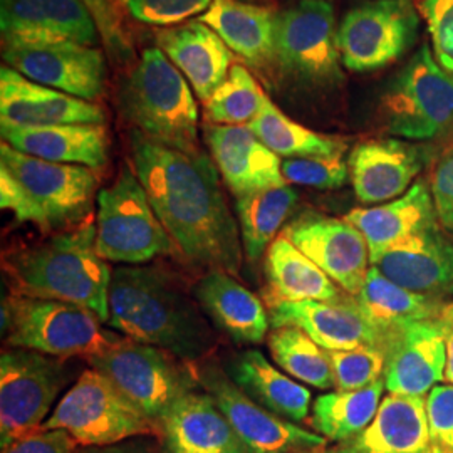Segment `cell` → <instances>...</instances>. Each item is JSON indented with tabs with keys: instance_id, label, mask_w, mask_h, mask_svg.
<instances>
[{
	"instance_id": "obj_1",
	"label": "cell",
	"mask_w": 453,
	"mask_h": 453,
	"mask_svg": "<svg viewBox=\"0 0 453 453\" xmlns=\"http://www.w3.org/2000/svg\"><path fill=\"white\" fill-rule=\"evenodd\" d=\"M131 162L148 200L179 252L198 267L237 274L241 226L226 205L215 163L203 151L185 153L130 134Z\"/></svg>"
},
{
	"instance_id": "obj_2",
	"label": "cell",
	"mask_w": 453,
	"mask_h": 453,
	"mask_svg": "<svg viewBox=\"0 0 453 453\" xmlns=\"http://www.w3.org/2000/svg\"><path fill=\"white\" fill-rule=\"evenodd\" d=\"M200 309L160 267L119 265L111 273L108 324L130 340L183 361H200L215 346V334Z\"/></svg>"
},
{
	"instance_id": "obj_3",
	"label": "cell",
	"mask_w": 453,
	"mask_h": 453,
	"mask_svg": "<svg viewBox=\"0 0 453 453\" xmlns=\"http://www.w3.org/2000/svg\"><path fill=\"white\" fill-rule=\"evenodd\" d=\"M16 296L73 303L110 321L111 269L97 254L96 226L86 219L48 241L11 250L2 259Z\"/></svg>"
},
{
	"instance_id": "obj_4",
	"label": "cell",
	"mask_w": 453,
	"mask_h": 453,
	"mask_svg": "<svg viewBox=\"0 0 453 453\" xmlns=\"http://www.w3.org/2000/svg\"><path fill=\"white\" fill-rule=\"evenodd\" d=\"M119 106L150 140L185 153L200 151L194 89L162 49L143 52L121 84Z\"/></svg>"
},
{
	"instance_id": "obj_5",
	"label": "cell",
	"mask_w": 453,
	"mask_h": 453,
	"mask_svg": "<svg viewBox=\"0 0 453 453\" xmlns=\"http://www.w3.org/2000/svg\"><path fill=\"white\" fill-rule=\"evenodd\" d=\"M2 331L11 348L48 357H95L119 336L101 327L89 309L56 299L16 296L2 303Z\"/></svg>"
},
{
	"instance_id": "obj_6",
	"label": "cell",
	"mask_w": 453,
	"mask_h": 453,
	"mask_svg": "<svg viewBox=\"0 0 453 453\" xmlns=\"http://www.w3.org/2000/svg\"><path fill=\"white\" fill-rule=\"evenodd\" d=\"M96 249L106 262L125 265H142L157 256L179 252L128 165L111 187L97 195Z\"/></svg>"
},
{
	"instance_id": "obj_7",
	"label": "cell",
	"mask_w": 453,
	"mask_h": 453,
	"mask_svg": "<svg viewBox=\"0 0 453 453\" xmlns=\"http://www.w3.org/2000/svg\"><path fill=\"white\" fill-rule=\"evenodd\" d=\"M88 361L155 423L157 430L168 410L196 388V378L180 365L179 357L130 338H118Z\"/></svg>"
},
{
	"instance_id": "obj_8",
	"label": "cell",
	"mask_w": 453,
	"mask_h": 453,
	"mask_svg": "<svg viewBox=\"0 0 453 453\" xmlns=\"http://www.w3.org/2000/svg\"><path fill=\"white\" fill-rule=\"evenodd\" d=\"M42 430H63L84 447H110L157 432L155 423L95 368L81 372Z\"/></svg>"
},
{
	"instance_id": "obj_9",
	"label": "cell",
	"mask_w": 453,
	"mask_h": 453,
	"mask_svg": "<svg viewBox=\"0 0 453 453\" xmlns=\"http://www.w3.org/2000/svg\"><path fill=\"white\" fill-rule=\"evenodd\" d=\"M275 65L309 88H334L344 81L334 7L329 0H299L277 12Z\"/></svg>"
},
{
	"instance_id": "obj_10",
	"label": "cell",
	"mask_w": 453,
	"mask_h": 453,
	"mask_svg": "<svg viewBox=\"0 0 453 453\" xmlns=\"http://www.w3.org/2000/svg\"><path fill=\"white\" fill-rule=\"evenodd\" d=\"M391 134L410 142L435 140L453 127V74L421 44L383 96Z\"/></svg>"
},
{
	"instance_id": "obj_11",
	"label": "cell",
	"mask_w": 453,
	"mask_h": 453,
	"mask_svg": "<svg viewBox=\"0 0 453 453\" xmlns=\"http://www.w3.org/2000/svg\"><path fill=\"white\" fill-rule=\"evenodd\" d=\"M420 34L411 0H365L338 26L341 63L351 73H372L403 58Z\"/></svg>"
},
{
	"instance_id": "obj_12",
	"label": "cell",
	"mask_w": 453,
	"mask_h": 453,
	"mask_svg": "<svg viewBox=\"0 0 453 453\" xmlns=\"http://www.w3.org/2000/svg\"><path fill=\"white\" fill-rule=\"evenodd\" d=\"M61 357L11 348L0 357V445L41 428L65 387Z\"/></svg>"
},
{
	"instance_id": "obj_13",
	"label": "cell",
	"mask_w": 453,
	"mask_h": 453,
	"mask_svg": "<svg viewBox=\"0 0 453 453\" xmlns=\"http://www.w3.org/2000/svg\"><path fill=\"white\" fill-rule=\"evenodd\" d=\"M0 166H5L31 195L44 215L46 230L86 220L97 188L96 170L41 160L4 142L0 146Z\"/></svg>"
},
{
	"instance_id": "obj_14",
	"label": "cell",
	"mask_w": 453,
	"mask_h": 453,
	"mask_svg": "<svg viewBox=\"0 0 453 453\" xmlns=\"http://www.w3.org/2000/svg\"><path fill=\"white\" fill-rule=\"evenodd\" d=\"M4 49L89 46L101 39L82 0H0Z\"/></svg>"
},
{
	"instance_id": "obj_15",
	"label": "cell",
	"mask_w": 453,
	"mask_h": 453,
	"mask_svg": "<svg viewBox=\"0 0 453 453\" xmlns=\"http://www.w3.org/2000/svg\"><path fill=\"white\" fill-rule=\"evenodd\" d=\"M198 381L224 411L249 452L296 453L326 445L323 435L306 432L256 403L219 368H203Z\"/></svg>"
},
{
	"instance_id": "obj_16",
	"label": "cell",
	"mask_w": 453,
	"mask_h": 453,
	"mask_svg": "<svg viewBox=\"0 0 453 453\" xmlns=\"http://www.w3.org/2000/svg\"><path fill=\"white\" fill-rule=\"evenodd\" d=\"M341 289L357 296L370 271V250L363 234L346 219L306 211L280 232Z\"/></svg>"
},
{
	"instance_id": "obj_17",
	"label": "cell",
	"mask_w": 453,
	"mask_h": 453,
	"mask_svg": "<svg viewBox=\"0 0 453 453\" xmlns=\"http://www.w3.org/2000/svg\"><path fill=\"white\" fill-rule=\"evenodd\" d=\"M4 61L19 74L69 96L95 103L104 95L103 50L89 46L4 49Z\"/></svg>"
},
{
	"instance_id": "obj_18",
	"label": "cell",
	"mask_w": 453,
	"mask_h": 453,
	"mask_svg": "<svg viewBox=\"0 0 453 453\" xmlns=\"http://www.w3.org/2000/svg\"><path fill=\"white\" fill-rule=\"evenodd\" d=\"M269 318L274 327L296 326L326 351L355 349L363 346L383 348L387 336L363 314L357 299L340 303L301 301L269 304Z\"/></svg>"
},
{
	"instance_id": "obj_19",
	"label": "cell",
	"mask_w": 453,
	"mask_h": 453,
	"mask_svg": "<svg viewBox=\"0 0 453 453\" xmlns=\"http://www.w3.org/2000/svg\"><path fill=\"white\" fill-rule=\"evenodd\" d=\"M385 353V387L393 395L423 396L445 380L447 346L437 318L391 333Z\"/></svg>"
},
{
	"instance_id": "obj_20",
	"label": "cell",
	"mask_w": 453,
	"mask_h": 453,
	"mask_svg": "<svg viewBox=\"0 0 453 453\" xmlns=\"http://www.w3.org/2000/svg\"><path fill=\"white\" fill-rule=\"evenodd\" d=\"M205 142L228 190L237 198L286 187L282 162L247 125H207Z\"/></svg>"
},
{
	"instance_id": "obj_21",
	"label": "cell",
	"mask_w": 453,
	"mask_h": 453,
	"mask_svg": "<svg viewBox=\"0 0 453 453\" xmlns=\"http://www.w3.org/2000/svg\"><path fill=\"white\" fill-rule=\"evenodd\" d=\"M0 118L16 127L104 125L106 114L96 103L69 96L19 74L0 69Z\"/></svg>"
},
{
	"instance_id": "obj_22",
	"label": "cell",
	"mask_w": 453,
	"mask_h": 453,
	"mask_svg": "<svg viewBox=\"0 0 453 453\" xmlns=\"http://www.w3.org/2000/svg\"><path fill=\"white\" fill-rule=\"evenodd\" d=\"M426 163L421 146L402 140H368L355 146L348 158L349 179L361 203H383L400 198Z\"/></svg>"
},
{
	"instance_id": "obj_23",
	"label": "cell",
	"mask_w": 453,
	"mask_h": 453,
	"mask_svg": "<svg viewBox=\"0 0 453 453\" xmlns=\"http://www.w3.org/2000/svg\"><path fill=\"white\" fill-rule=\"evenodd\" d=\"M372 265L408 291L437 301L453 297V241L441 226L391 247Z\"/></svg>"
},
{
	"instance_id": "obj_24",
	"label": "cell",
	"mask_w": 453,
	"mask_h": 453,
	"mask_svg": "<svg viewBox=\"0 0 453 453\" xmlns=\"http://www.w3.org/2000/svg\"><path fill=\"white\" fill-rule=\"evenodd\" d=\"M163 453H250L209 393L183 395L158 423Z\"/></svg>"
},
{
	"instance_id": "obj_25",
	"label": "cell",
	"mask_w": 453,
	"mask_h": 453,
	"mask_svg": "<svg viewBox=\"0 0 453 453\" xmlns=\"http://www.w3.org/2000/svg\"><path fill=\"white\" fill-rule=\"evenodd\" d=\"M344 219L363 234L372 264L391 247L440 226L426 180L415 181L400 198L383 205L353 209Z\"/></svg>"
},
{
	"instance_id": "obj_26",
	"label": "cell",
	"mask_w": 453,
	"mask_h": 453,
	"mask_svg": "<svg viewBox=\"0 0 453 453\" xmlns=\"http://www.w3.org/2000/svg\"><path fill=\"white\" fill-rule=\"evenodd\" d=\"M157 44L203 103L226 81L234 65L232 50L222 37L198 19L163 27L157 33Z\"/></svg>"
},
{
	"instance_id": "obj_27",
	"label": "cell",
	"mask_w": 453,
	"mask_h": 453,
	"mask_svg": "<svg viewBox=\"0 0 453 453\" xmlns=\"http://www.w3.org/2000/svg\"><path fill=\"white\" fill-rule=\"evenodd\" d=\"M426 402L423 396L389 393L372 423L357 437L327 453H432Z\"/></svg>"
},
{
	"instance_id": "obj_28",
	"label": "cell",
	"mask_w": 453,
	"mask_h": 453,
	"mask_svg": "<svg viewBox=\"0 0 453 453\" xmlns=\"http://www.w3.org/2000/svg\"><path fill=\"white\" fill-rule=\"evenodd\" d=\"M0 131L4 143L41 160L93 170L108 163L110 136L104 125L16 127L2 123Z\"/></svg>"
},
{
	"instance_id": "obj_29",
	"label": "cell",
	"mask_w": 453,
	"mask_h": 453,
	"mask_svg": "<svg viewBox=\"0 0 453 453\" xmlns=\"http://www.w3.org/2000/svg\"><path fill=\"white\" fill-rule=\"evenodd\" d=\"M198 20L219 34L245 65L259 71L275 65L277 12L273 7L245 0H211Z\"/></svg>"
},
{
	"instance_id": "obj_30",
	"label": "cell",
	"mask_w": 453,
	"mask_h": 453,
	"mask_svg": "<svg viewBox=\"0 0 453 453\" xmlns=\"http://www.w3.org/2000/svg\"><path fill=\"white\" fill-rule=\"evenodd\" d=\"M194 296L211 323L235 342L259 344L265 340L271 324L267 309L232 274L207 273L195 284Z\"/></svg>"
},
{
	"instance_id": "obj_31",
	"label": "cell",
	"mask_w": 453,
	"mask_h": 453,
	"mask_svg": "<svg viewBox=\"0 0 453 453\" xmlns=\"http://www.w3.org/2000/svg\"><path fill=\"white\" fill-rule=\"evenodd\" d=\"M265 277L269 284V304L321 301L340 303L338 284L304 256L284 235H277L265 252Z\"/></svg>"
},
{
	"instance_id": "obj_32",
	"label": "cell",
	"mask_w": 453,
	"mask_h": 453,
	"mask_svg": "<svg viewBox=\"0 0 453 453\" xmlns=\"http://www.w3.org/2000/svg\"><path fill=\"white\" fill-rule=\"evenodd\" d=\"M226 374L247 396L277 417L289 421L308 417L311 391L289 374L279 372L260 351L250 349L234 357Z\"/></svg>"
},
{
	"instance_id": "obj_33",
	"label": "cell",
	"mask_w": 453,
	"mask_h": 453,
	"mask_svg": "<svg viewBox=\"0 0 453 453\" xmlns=\"http://www.w3.org/2000/svg\"><path fill=\"white\" fill-rule=\"evenodd\" d=\"M355 299L363 314L387 336V340L391 333L410 324L435 319L445 304L443 301L408 291L381 274L376 265L370 267L365 284Z\"/></svg>"
},
{
	"instance_id": "obj_34",
	"label": "cell",
	"mask_w": 453,
	"mask_h": 453,
	"mask_svg": "<svg viewBox=\"0 0 453 453\" xmlns=\"http://www.w3.org/2000/svg\"><path fill=\"white\" fill-rule=\"evenodd\" d=\"M385 380L353 391H333L316 398L312 405V426L331 441L357 437L370 423L381 403Z\"/></svg>"
},
{
	"instance_id": "obj_35",
	"label": "cell",
	"mask_w": 453,
	"mask_h": 453,
	"mask_svg": "<svg viewBox=\"0 0 453 453\" xmlns=\"http://www.w3.org/2000/svg\"><path fill=\"white\" fill-rule=\"evenodd\" d=\"M260 142L284 158L342 157L346 143L336 138L309 130L282 113L271 97L265 99L260 113L247 125Z\"/></svg>"
},
{
	"instance_id": "obj_36",
	"label": "cell",
	"mask_w": 453,
	"mask_h": 453,
	"mask_svg": "<svg viewBox=\"0 0 453 453\" xmlns=\"http://www.w3.org/2000/svg\"><path fill=\"white\" fill-rule=\"evenodd\" d=\"M297 194L289 185L264 190L257 194L243 195L235 202V211L241 226L243 252L249 262L256 264L274 242L277 232L284 226Z\"/></svg>"
},
{
	"instance_id": "obj_37",
	"label": "cell",
	"mask_w": 453,
	"mask_h": 453,
	"mask_svg": "<svg viewBox=\"0 0 453 453\" xmlns=\"http://www.w3.org/2000/svg\"><path fill=\"white\" fill-rule=\"evenodd\" d=\"M269 349L279 368L294 380L314 388L334 387L329 353L296 326L274 327L269 334Z\"/></svg>"
},
{
	"instance_id": "obj_38",
	"label": "cell",
	"mask_w": 453,
	"mask_h": 453,
	"mask_svg": "<svg viewBox=\"0 0 453 453\" xmlns=\"http://www.w3.org/2000/svg\"><path fill=\"white\" fill-rule=\"evenodd\" d=\"M267 95L243 65H234L226 81L205 103V113L211 125H249L260 110Z\"/></svg>"
},
{
	"instance_id": "obj_39",
	"label": "cell",
	"mask_w": 453,
	"mask_h": 453,
	"mask_svg": "<svg viewBox=\"0 0 453 453\" xmlns=\"http://www.w3.org/2000/svg\"><path fill=\"white\" fill-rule=\"evenodd\" d=\"M327 353L334 374V387L340 391L366 388L383 380L381 376L387 366V353L383 348L363 346Z\"/></svg>"
},
{
	"instance_id": "obj_40",
	"label": "cell",
	"mask_w": 453,
	"mask_h": 453,
	"mask_svg": "<svg viewBox=\"0 0 453 453\" xmlns=\"http://www.w3.org/2000/svg\"><path fill=\"white\" fill-rule=\"evenodd\" d=\"M282 175L292 185L334 190L348 181L349 168L342 157L286 158L282 162Z\"/></svg>"
},
{
	"instance_id": "obj_41",
	"label": "cell",
	"mask_w": 453,
	"mask_h": 453,
	"mask_svg": "<svg viewBox=\"0 0 453 453\" xmlns=\"http://www.w3.org/2000/svg\"><path fill=\"white\" fill-rule=\"evenodd\" d=\"M136 20L172 27L187 19L203 14L211 7V0H119Z\"/></svg>"
},
{
	"instance_id": "obj_42",
	"label": "cell",
	"mask_w": 453,
	"mask_h": 453,
	"mask_svg": "<svg viewBox=\"0 0 453 453\" xmlns=\"http://www.w3.org/2000/svg\"><path fill=\"white\" fill-rule=\"evenodd\" d=\"M418 9L438 65L453 74V0H421Z\"/></svg>"
},
{
	"instance_id": "obj_43",
	"label": "cell",
	"mask_w": 453,
	"mask_h": 453,
	"mask_svg": "<svg viewBox=\"0 0 453 453\" xmlns=\"http://www.w3.org/2000/svg\"><path fill=\"white\" fill-rule=\"evenodd\" d=\"M96 20L101 42L114 61H128L133 58L130 35L114 0H82Z\"/></svg>"
},
{
	"instance_id": "obj_44",
	"label": "cell",
	"mask_w": 453,
	"mask_h": 453,
	"mask_svg": "<svg viewBox=\"0 0 453 453\" xmlns=\"http://www.w3.org/2000/svg\"><path fill=\"white\" fill-rule=\"evenodd\" d=\"M426 417L434 445L453 452V385H437L428 393Z\"/></svg>"
},
{
	"instance_id": "obj_45",
	"label": "cell",
	"mask_w": 453,
	"mask_h": 453,
	"mask_svg": "<svg viewBox=\"0 0 453 453\" xmlns=\"http://www.w3.org/2000/svg\"><path fill=\"white\" fill-rule=\"evenodd\" d=\"M430 190L440 226L453 241V146L438 158L432 172Z\"/></svg>"
},
{
	"instance_id": "obj_46",
	"label": "cell",
	"mask_w": 453,
	"mask_h": 453,
	"mask_svg": "<svg viewBox=\"0 0 453 453\" xmlns=\"http://www.w3.org/2000/svg\"><path fill=\"white\" fill-rule=\"evenodd\" d=\"M0 203L4 211H14L17 222H31L46 230L42 211L5 166H0Z\"/></svg>"
},
{
	"instance_id": "obj_47",
	"label": "cell",
	"mask_w": 453,
	"mask_h": 453,
	"mask_svg": "<svg viewBox=\"0 0 453 453\" xmlns=\"http://www.w3.org/2000/svg\"><path fill=\"white\" fill-rule=\"evenodd\" d=\"M76 447L78 441L63 430L37 428L14 440L2 453H78Z\"/></svg>"
},
{
	"instance_id": "obj_48",
	"label": "cell",
	"mask_w": 453,
	"mask_h": 453,
	"mask_svg": "<svg viewBox=\"0 0 453 453\" xmlns=\"http://www.w3.org/2000/svg\"><path fill=\"white\" fill-rule=\"evenodd\" d=\"M438 324L445 336L447 346V368H445V381L453 385V301L445 303L437 316Z\"/></svg>"
},
{
	"instance_id": "obj_49",
	"label": "cell",
	"mask_w": 453,
	"mask_h": 453,
	"mask_svg": "<svg viewBox=\"0 0 453 453\" xmlns=\"http://www.w3.org/2000/svg\"><path fill=\"white\" fill-rule=\"evenodd\" d=\"M97 453H150L148 450H143L140 447H111L106 450H101Z\"/></svg>"
},
{
	"instance_id": "obj_50",
	"label": "cell",
	"mask_w": 453,
	"mask_h": 453,
	"mask_svg": "<svg viewBox=\"0 0 453 453\" xmlns=\"http://www.w3.org/2000/svg\"><path fill=\"white\" fill-rule=\"evenodd\" d=\"M432 453H453L450 450H447V449H443V447H438V445H434V450Z\"/></svg>"
},
{
	"instance_id": "obj_51",
	"label": "cell",
	"mask_w": 453,
	"mask_h": 453,
	"mask_svg": "<svg viewBox=\"0 0 453 453\" xmlns=\"http://www.w3.org/2000/svg\"><path fill=\"white\" fill-rule=\"evenodd\" d=\"M296 453H327V452H324V447H319V449H311V450H303V452H296Z\"/></svg>"
},
{
	"instance_id": "obj_52",
	"label": "cell",
	"mask_w": 453,
	"mask_h": 453,
	"mask_svg": "<svg viewBox=\"0 0 453 453\" xmlns=\"http://www.w3.org/2000/svg\"><path fill=\"white\" fill-rule=\"evenodd\" d=\"M245 2H259V0H245Z\"/></svg>"
}]
</instances>
